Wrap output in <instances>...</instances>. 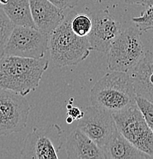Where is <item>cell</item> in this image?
I'll list each match as a JSON object with an SVG mask.
<instances>
[{
    "label": "cell",
    "instance_id": "cell-8",
    "mask_svg": "<svg viewBox=\"0 0 153 159\" xmlns=\"http://www.w3.org/2000/svg\"><path fill=\"white\" fill-rule=\"evenodd\" d=\"M30 110L24 96L0 89V137L22 131L27 126Z\"/></svg>",
    "mask_w": 153,
    "mask_h": 159
},
{
    "label": "cell",
    "instance_id": "cell-13",
    "mask_svg": "<svg viewBox=\"0 0 153 159\" xmlns=\"http://www.w3.org/2000/svg\"><path fill=\"white\" fill-rule=\"evenodd\" d=\"M136 96L153 102V51L148 50L129 72Z\"/></svg>",
    "mask_w": 153,
    "mask_h": 159
},
{
    "label": "cell",
    "instance_id": "cell-3",
    "mask_svg": "<svg viewBox=\"0 0 153 159\" xmlns=\"http://www.w3.org/2000/svg\"><path fill=\"white\" fill-rule=\"evenodd\" d=\"M74 13H69L65 19L49 34L48 51L56 67L74 66L89 55L91 48L87 37H79L72 31L70 21Z\"/></svg>",
    "mask_w": 153,
    "mask_h": 159
},
{
    "label": "cell",
    "instance_id": "cell-24",
    "mask_svg": "<svg viewBox=\"0 0 153 159\" xmlns=\"http://www.w3.org/2000/svg\"><path fill=\"white\" fill-rule=\"evenodd\" d=\"M8 2V0H0V5L3 6V5H6Z\"/></svg>",
    "mask_w": 153,
    "mask_h": 159
},
{
    "label": "cell",
    "instance_id": "cell-20",
    "mask_svg": "<svg viewBox=\"0 0 153 159\" xmlns=\"http://www.w3.org/2000/svg\"><path fill=\"white\" fill-rule=\"evenodd\" d=\"M48 1L62 10L73 9L79 2V0H48Z\"/></svg>",
    "mask_w": 153,
    "mask_h": 159
},
{
    "label": "cell",
    "instance_id": "cell-16",
    "mask_svg": "<svg viewBox=\"0 0 153 159\" xmlns=\"http://www.w3.org/2000/svg\"><path fill=\"white\" fill-rule=\"evenodd\" d=\"M70 26L74 33L79 37H87L92 29V19L89 15L74 14L70 21Z\"/></svg>",
    "mask_w": 153,
    "mask_h": 159
},
{
    "label": "cell",
    "instance_id": "cell-18",
    "mask_svg": "<svg viewBox=\"0 0 153 159\" xmlns=\"http://www.w3.org/2000/svg\"><path fill=\"white\" fill-rule=\"evenodd\" d=\"M132 21L141 32L153 29V5L147 6L140 16L133 17Z\"/></svg>",
    "mask_w": 153,
    "mask_h": 159
},
{
    "label": "cell",
    "instance_id": "cell-12",
    "mask_svg": "<svg viewBox=\"0 0 153 159\" xmlns=\"http://www.w3.org/2000/svg\"><path fill=\"white\" fill-rule=\"evenodd\" d=\"M66 152L70 159H105L103 149L78 128L66 137Z\"/></svg>",
    "mask_w": 153,
    "mask_h": 159
},
{
    "label": "cell",
    "instance_id": "cell-10",
    "mask_svg": "<svg viewBox=\"0 0 153 159\" xmlns=\"http://www.w3.org/2000/svg\"><path fill=\"white\" fill-rule=\"evenodd\" d=\"M91 19L92 29L87 36L91 48L107 53L122 31V25L107 11H100L93 14Z\"/></svg>",
    "mask_w": 153,
    "mask_h": 159
},
{
    "label": "cell",
    "instance_id": "cell-15",
    "mask_svg": "<svg viewBox=\"0 0 153 159\" xmlns=\"http://www.w3.org/2000/svg\"><path fill=\"white\" fill-rule=\"evenodd\" d=\"M2 7L15 25L35 28L31 17L29 0H8V2Z\"/></svg>",
    "mask_w": 153,
    "mask_h": 159
},
{
    "label": "cell",
    "instance_id": "cell-1",
    "mask_svg": "<svg viewBox=\"0 0 153 159\" xmlns=\"http://www.w3.org/2000/svg\"><path fill=\"white\" fill-rule=\"evenodd\" d=\"M49 67L45 57L29 58L12 55L0 57V89L25 97L38 88L43 74Z\"/></svg>",
    "mask_w": 153,
    "mask_h": 159
},
{
    "label": "cell",
    "instance_id": "cell-19",
    "mask_svg": "<svg viewBox=\"0 0 153 159\" xmlns=\"http://www.w3.org/2000/svg\"><path fill=\"white\" fill-rule=\"evenodd\" d=\"M136 102L146 123L153 132V102L138 96H136Z\"/></svg>",
    "mask_w": 153,
    "mask_h": 159
},
{
    "label": "cell",
    "instance_id": "cell-4",
    "mask_svg": "<svg viewBox=\"0 0 153 159\" xmlns=\"http://www.w3.org/2000/svg\"><path fill=\"white\" fill-rule=\"evenodd\" d=\"M145 52L141 31L136 26H130L121 31L107 52L108 69L129 73L141 61Z\"/></svg>",
    "mask_w": 153,
    "mask_h": 159
},
{
    "label": "cell",
    "instance_id": "cell-14",
    "mask_svg": "<svg viewBox=\"0 0 153 159\" xmlns=\"http://www.w3.org/2000/svg\"><path fill=\"white\" fill-rule=\"evenodd\" d=\"M105 159H149L147 154L136 148L117 130L102 148Z\"/></svg>",
    "mask_w": 153,
    "mask_h": 159
},
{
    "label": "cell",
    "instance_id": "cell-7",
    "mask_svg": "<svg viewBox=\"0 0 153 159\" xmlns=\"http://www.w3.org/2000/svg\"><path fill=\"white\" fill-rule=\"evenodd\" d=\"M49 34L36 28L15 25L6 44L2 55L29 58H42L48 50Z\"/></svg>",
    "mask_w": 153,
    "mask_h": 159
},
{
    "label": "cell",
    "instance_id": "cell-17",
    "mask_svg": "<svg viewBox=\"0 0 153 159\" xmlns=\"http://www.w3.org/2000/svg\"><path fill=\"white\" fill-rule=\"evenodd\" d=\"M15 26L0 5V57L2 55Z\"/></svg>",
    "mask_w": 153,
    "mask_h": 159
},
{
    "label": "cell",
    "instance_id": "cell-2",
    "mask_svg": "<svg viewBox=\"0 0 153 159\" xmlns=\"http://www.w3.org/2000/svg\"><path fill=\"white\" fill-rule=\"evenodd\" d=\"M136 93L129 73H107L91 89L90 101L94 107L111 113L136 105Z\"/></svg>",
    "mask_w": 153,
    "mask_h": 159
},
{
    "label": "cell",
    "instance_id": "cell-23",
    "mask_svg": "<svg viewBox=\"0 0 153 159\" xmlns=\"http://www.w3.org/2000/svg\"><path fill=\"white\" fill-rule=\"evenodd\" d=\"M74 119L71 118L70 116H67L66 119V122L67 124H72L73 122Z\"/></svg>",
    "mask_w": 153,
    "mask_h": 159
},
{
    "label": "cell",
    "instance_id": "cell-5",
    "mask_svg": "<svg viewBox=\"0 0 153 159\" xmlns=\"http://www.w3.org/2000/svg\"><path fill=\"white\" fill-rule=\"evenodd\" d=\"M63 140V131L57 124L34 127L24 139L21 158H59Z\"/></svg>",
    "mask_w": 153,
    "mask_h": 159
},
{
    "label": "cell",
    "instance_id": "cell-11",
    "mask_svg": "<svg viewBox=\"0 0 153 159\" xmlns=\"http://www.w3.org/2000/svg\"><path fill=\"white\" fill-rule=\"evenodd\" d=\"M31 17L37 29L50 34L64 21L65 10L54 6L48 0H29Z\"/></svg>",
    "mask_w": 153,
    "mask_h": 159
},
{
    "label": "cell",
    "instance_id": "cell-6",
    "mask_svg": "<svg viewBox=\"0 0 153 159\" xmlns=\"http://www.w3.org/2000/svg\"><path fill=\"white\" fill-rule=\"evenodd\" d=\"M117 130L136 148L153 158V132L137 105L113 113Z\"/></svg>",
    "mask_w": 153,
    "mask_h": 159
},
{
    "label": "cell",
    "instance_id": "cell-25",
    "mask_svg": "<svg viewBox=\"0 0 153 159\" xmlns=\"http://www.w3.org/2000/svg\"><path fill=\"white\" fill-rule=\"evenodd\" d=\"M152 36H153V29H152Z\"/></svg>",
    "mask_w": 153,
    "mask_h": 159
},
{
    "label": "cell",
    "instance_id": "cell-21",
    "mask_svg": "<svg viewBox=\"0 0 153 159\" xmlns=\"http://www.w3.org/2000/svg\"><path fill=\"white\" fill-rule=\"evenodd\" d=\"M84 111H82L79 107H74L73 105L67 109V116L74 119V121L79 120L84 116Z\"/></svg>",
    "mask_w": 153,
    "mask_h": 159
},
{
    "label": "cell",
    "instance_id": "cell-9",
    "mask_svg": "<svg viewBox=\"0 0 153 159\" xmlns=\"http://www.w3.org/2000/svg\"><path fill=\"white\" fill-rule=\"evenodd\" d=\"M77 128L101 148L117 130L112 113L92 105L85 109Z\"/></svg>",
    "mask_w": 153,
    "mask_h": 159
},
{
    "label": "cell",
    "instance_id": "cell-22",
    "mask_svg": "<svg viewBox=\"0 0 153 159\" xmlns=\"http://www.w3.org/2000/svg\"><path fill=\"white\" fill-rule=\"evenodd\" d=\"M125 1L127 4L139 5L146 7L153 5V0H125Z\"/></svg>",
    "mask_w": 153,
    "mask_h": 159
}]
</instances>
